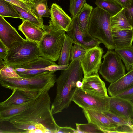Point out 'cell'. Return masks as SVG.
I'll return each mask as SVG.
<instances>
[{"mask_svg":"<svg viewBox=\"0 0 133 133\" xmlns=\"http://www.w3.org/2000/svg\"><path fill=\"white\" fill-rule=\"evenodd\" d=\"M95 3L97 6L113 16L123 8L115 0H96Z\"/></svg>","mask_w":133,"mask_h":133,"instance_id":"cell-25","label":"cell"},{"mask_svg":"<svg viewBox=\"0 0 133 133\" xmlns=\"http://www.w3.org/2000/svg\"><path fill=\"white\" fill-rule=\"evenodd\" d=\"M77 133H105L101 129L91 123L85 124L76 123Z\"/></svg>","mask_w":133,"mask_h":133,"instance_id":"cell-31","label":"cell"},{"mask_svg":"<svg viewBox=\"0 0 133 133\" xmlns=\"http://www.w3.org/2000/svg\"><path fill=\"white\" fill-rule=\"evenodd\" d=\"M81 81L79 80L77 81L76 83V85L77 87L78 88H81L83 85V83Z\"/></svg>","mask_w":133,"mask_h":133,"instance_id":"cell-41","label":"cell"},{"mask_svg":"<svg viewBox=\"0 0 133 133\" xmlns=\"http://www.w3.org/2000/svg\"><path fill=\"white\" fill-rule=\"evenodd\" d=\"M36 99L22 104L0 109V122L8 121L12 117L28 109L34 104Z\"/></svg>","mask_w":133,"mask_h":133,"instance_id":"cell-22","label":"cell"},{"mask_svg":"<svg viewBox=\"0 0 133 133\" xmlns=\"http://www.w3.org/2000/svg\"><path fill=\"white\" fill-rule=\"evenodd\" d=\"M103 112L108 117L111 122L117 127L123 125L132 127L131 122L127 119L118 116L109 111Z\"/></svg>","mask_w":133,"mask_h":133,"instance_id":"cell-32","label":"cell"},{"mask_svg":"<svg viewBox=\"0 0 133 133\" xmlns=\"http://www.w3.org/2000/svg\"><path fill=\"white\" fill-rule=\"evenodd\" d=\"M25 39L4 17L0 16V41L8 50L13 43Z\"/></svg>","mask_w":133,"mask_h":133,"instance_id":"cell-16","label":"cell"},{"mask_svg":"<svg viewBox=\"0 0 133 133\" xmlns=\"http://www.w3.org/2000/svg\"><path fill=\"white\" fill-rule=\"evenodd\" d=\"M124 8L127 19L133 28V0H130Z\"/></svg>","mask_w":133,"mask_h":133,"instance_id":"cell-36","label":"cell"},{"mask_svg":"<svg viewBox=\"0 0 133 133\" xmlns=\"http://www.w3.org/2000/svg\"><path fill=\"white\" fill-rule=\"evenodd\" d=\"M69 65H58L54 62L42 57L22 65L14 66L20 77H28L45 72L66 69Z\"/></svg>","mask_w":133,"mask_h":133,"instance_id":"cell-8","label":"cell"},{"mask_svg":"<svg viewBox=\"0 0 133 133\" xmlns=\"http://www.w3.org/2000/svg\"><path fill=\"white\" fill-rule=\"evenodd\" d=\"M131 102H132V103L133 104V99L132 100V101Z\"/></svg>","mask_w":133,"mask_h":133,"instance_id":"cell-45","label":"cell"},{"mask_svg":"<svg viewBox=\"0 0 133 133\" xmlns=\"http://www.w3.org/2000/svg\"><path fill=\"white\" fill-rule=\"evenodd\" d=\"M83 111L88 123L97 126L105 133L114 132L117 126L111 122L103 112L86 109H83Z\"/></svg>","mask_w":133,"mask_h":133,"instance_id":"cell-15","label":"cell"},{"mask_svg":"<svg viewBox=\"0 0 133 133\" xmlns=\"http://www.w3.org/2000/svg\"><path fill=\"white\" fill-rule=\"evenodd\" d=\"M11 96L0 103V109L22 104L36 99L43 91L15 89Z\"/></svg>","mask_w":133,"mask_h":133,"instance_id":"cell-11","label":"cell"},{"mask_svg":"<svg viewBox=\"0 0 133 133\" xmlns=\"http://www.w3.org/2000/svg\"><path fill=\"white\" fill-rule=\"evenodd\" d=\"M115 0L124 8V7L128 3L130 0Z\"/></svg>","mask_w":133,"mask_h":133,"instance_id":"cell-40","label":"cell"},{"mask_svg":"<svg viewBox=\"0 0 133 133\" xmlns=\"http://www.w3.org/2000/svg\"><path fill=\"white\" fill-rule=\"evenodd\" d=\"M104 52L103 49L99 46H95L87 50L81 60L84 76L98 74Z\"/></svg>","mask_w":133,"mask_h":133,"instance_id":"cell-10","label":"cell"},{"mask_svg":"<svg viewBox=\"0 0 133 133\" xmlns=\"http://www.w3.org/2000/svg\"><path fill=\"white\" fill-rule=\"evenodd\" d=\"M22 20V23L18 27V30L24 34L26 39L38 44L45 33L44 31L28 21Z\"/></svg>","mask_w":133,"mask_h":133,"instance_id":"cell-19","label":"cell"},{"mask_svg":"<svg viewBox=\"0 0 133 133\" xmlns=\"http://www.w3.org/2000/svg\"><path fill=\"white\" fill-rule=\"evenodd\" d=\"M39 57L38 44L26 39L12 44L4 61L8 65L15 66L32 61Z\"/></svg>","mask_w":133,"mask_h":133,"instance_id":"cell-6","label":"cell"},{"mask_svg":"<svg viewBox=\"0 0 133 133\" xmlns=\"http://www.w3.org/2000/svg\"><path fill=\"white\" fill-rule=\"evenodd\" d=\"M0 16L22 19L20 14L12 4L5 0H0Z\"/></svg>","mask_w":133,"mask_h":133,"instance_id":"cell-27","label":"cell"},{"mask_svg":"<svg viewBox=\"0 0 133 133\" xmlns=\"http://www.w3.org/2000/svg\"><path fill=\"white\" fill-rule=\"evenodd\" d=\"M120 56L124 63L127 71L133 69V45L121 49H115V50Z\"/></svg>","mask_w":133,"mask_h":133,"instance_id":"cell-26","label":"cell"},{"mask_svg":"<svg viewBox=\"0 0 133 133\" xmlns=\"http://www.w3.org/2000/svg\"><path fill=\"white\" fill-rule=\"evenodd\" d=\"M49 91H43L31 107L12 117L8 121L14 128L24 133H30L36 129L42 133H56L59 126L56 123L51 112Z\"/></svg>","mask_w":133,"mask_h":133,"instance_id":"cell-1","label":"cell"},{"mask_svg":"<svg viewBox=\"0 0 133 133\" xmlns=\"http://www.w3.org/2000/svg\"><path fill=\"white\" fill-rule=\"evenodd\" d=\"M77 133L76 129H75L70 127L59 126V129L56 133Z\"/></svg>","mask_w":133,"mask_h":133,"instance_id":"cell-38","label":"cell"},{"mask_svg":"<svg viewBox=\"0 0 133 133\" xmlns=\"http://www.w3.org/2000/svg\"><path fill=\"white\" fill-rule=\"evenodd\" d=\"M50 10L51 20L49 22V24L57 29L66 32L72 22V19L56 3L52 4Z\"/></svg>","mask_w":133,"mask_h":133,"instance_id":"cell-17","label":"cell"},{"mask_svg":"<svg viewBox=\"0 0 133 133\" xmlns=\"http://www.w3.org/2000/svg\"><path fill=\"white\" fill-rule=\"evenodd\" d=\"M48 0H43L32 6L31 9L34 14L40 18L43 17H49L50 15L51 10L47 5Z\"/></svg>","mask_w":133,"mask_h":133,"instance_id":"cell-29","label":"cell"},{"mask_svg":"<svg viewBox=\"0 0 133 133\" xmlns=\"http://www.w3.org/2000/svg\"><path fill=\"white\" fill-rule=\"evenodd\" d=\"M111 24L112 30L133 28L127 19L124 8L116 14L111 17Z\"/></svg>","mask_w":133,"mask_h":133,"instance_id":"cell-24","label":"cell"},{"mask_svg":"<svg viewBox=\"0 0 133 133\" xmlns=\"http://www.w3.org/2000/svg\"><path fill=\"white\" fill-rule=\"evenodd\" d=\"M75 43L67 34L65 36L64 41L61 51L58 60V65H69L70 54L72 44Z\"/></svg>","mask_w":133,"mask_h":133,"instance_id":"cell-23","label":"cell"},{"mask_svg":"<svg viewBox=\"0 0 133 133\" xmlns=\"http://www.w3.org/2000/svg\"><path fill=\"white\" fill-rule=\"evenodd\" d=\"M109 111L131 122L133 117V104L131 101L115 96L110 97Z\"/></svg>","mask_w":133,"mask_h":133,"instance_id":"cell-12","label":"cell"},{"mask_svg":"<svg viewBox=\"0 0 133 133\" xmlns=\"http://www.w3.org/2000/svg\"><path fill=\"white\" fill-rule=\"evenodd\" d=\"M12 5L20 14L22 20L25 19L28 21L43 30L45 25L43 24L42 18H38L19 7Z\"/></svg>","mask_w":133,"mask_h":133,"instance_id":"cell-28","label":"cell"},{"mask_svg":"<svg viewBox=\"0 0 133 133\" xmlns=\"http://www.w3.org/2000/svg\"><path fill=\"white\" fill-rule=\"evenodd\" d=\"M86 3V0H70L69 11L72 18L78 15Z\"/></svg>","mask_w":133,"mask_h":133,"instance_id":"cell-33","label":"cell"},{"mask_svg":"<svg viewBox=\"0 0 133 133\" xmlns=\"http://www.w3.org/2000/svg\"><path fill=\"white\" fill-rule=\"evenodd\" d=\"M93 7L85 3L78 15V21L79 28L85 38L91 41L94 39L90 34L89 25L90 18Z\"/></svg>","mask_w":133,"mask_h":133,"instance_id":"cell-20","label":"cell"},{"mask_svg":"<svg viewBox=\"0 0 133 133\" xmlns=\"http://www.w3.org/2000/svg\"><path fill=\"white\" fill-rule=\"evenodd\" d=\"M43 30L45 33L38 44L40 56L56 61L60 57L65 32L50 24L45 25Z\"/></svg>","mask_w":133,"mask_h":133,"instance_id":"cell-5","label":"cell"},{"mask_svg":"<svg viewBox=\"0 0 133 133\" xmlns=\"http://www.w3.org/2000/svg\"><path fill=\"white\" fill-rule=\"evenodd\" d=\"M55 71L45 72L28 77H0V84L5 88L13 90L15 89L43 91H49L56 82Z\"/></svg>","mask_w":133,"mask_h":133,"instance_id":"cell-3","label":"cell"},{"mask_svg":"<svg viewBox=\"0 0 133 133\" xmlns=\"http://www.w3.org/2000/svg\"><path fill=\"white\" fill-rule=\"evenodd\" d=\"M103 58V61L99 72L106 81L110 83H113L126 74L125 67L120 56L115 50L108 49Z\"/></svg>","mask_w":133,"mask_h":133,"instance_id":"cell-7","label":"cell"},{"mask_svg":"<svg viewBox=\"0 0 133 133\" xmlns=\"http://www.w3.org/2000/svg\"><path fill=\"white\" fill-rule=\"evenodd\" d=\"M131 123H132V128H133V118H132V120Z\"/></svg>","mask_w":133,"mask_h":133,"instance_id":"cell-44","label":"cell"},{"mask_svg":"<svg viewBox=\"0 0 133 133\" xmlns=\"http://www.w3.org/2000/svg\"><path fill=\"white\" fill-rule=\"evenodd\" d=\"M43 0H30L31 2L33 4H35Z\"/></svg>","mask_w":133,"mask_h":133,"instance_id":"cell-42","label":"cell"},{"mask_svg":"<svg viewBox=\"0 0 133 133\" xmlns=\"http://www.w3.org/2000/svg\"><path fill=\"white\" fill-rule=\"evenodd\" d=\"M133 86V69L116 82L110 83L107 91L111 97H114Z\"/></svg>","mask_w":133,"mask_h":133,"instance_id":"cell-18","label":"cell"},{"mask_svg":"<svg viewBox=\"0 0 133 133\" xmlns=\"http://www.w3.org/2000/svg\"><path fill=\"white\" fill-rule=\"evenodd\" d=\"M110 97H102L86 92L77 87L72 98L74 102L83 109L104 112L109 110Z\"/></svg>","mask_w":133,"mask_h":133,"instance_id":"cell-9","label":"cell"},{"mask_svg":"<svg viewBox=\"0 0 133 133\" xmlns=\"http://www.w3.org/2000/svg\"><path fill=\"white\" fill-rule=\"evenodd\" d=\"M5 0L8 1L12 4L19 7L35 15L31 9V6L33 4L32 3L23 0Z\"/></svg>","mask_w":133,"mask_h":133,"instance_id":"cell-35","label":"cell"},{"mask_svg":"<svg viewBox=\"0 0 133 133\" xmlns=\"http://www.w3.org/2000/svg\"><path fill=\"white\" fill-rule=\"evenodd\" d=\"M8 50L0 41V59L4 60L8 54Z\"/></svg>","mask_w":133,"mask_h":133,"instance_id":"cell-39","label":"cell"},{"mask_svg":"<svg viewBox=\"0 0 133 133\" xmlns=\"http://www.w3.org/2000/svg\"><path fill=\"white\" fill-rule=\"evenodd\" d=\"M81 89L90 94L102 97H108L105 83L98 74L84 76Z\"/></svg>","mask_w":133,"mask_h":133,"instance_id":"cell-13","label":"cell"},{"mask_svg":"<svg viewBox=\"0 0 133 133\" xmlns=\"http://www.w3.org/2000/svg\"><path fill=\"white\" fill-rule=\"evenodd\" d=\"M82 57L71 61L68 67L63 70L56 79V93L51 107L54 115L61 112L67 108L77 88L76 82L83 79V72L81 64Z\"/></svg>","mask_w":133,"mask_h":133,"instance_id":"cell-2","label":"cell"},{"mask_svg":"<svg viewBox=\"0 0 133 133\" xmlns=\"http://www.w3.org/2000/svg\"><path fill=\"white\" fill-rule=\"evenodd\" d=\"M20 77L14 66L8 65L5 62L0 65V77L17 78Z\"/></svg>","mask_w":133,"mask_h":133,"instance_id":"cell-30","label":"cell"},{"mask_svg":"<svg viewBox=\"0 0 133 133\" xmlns=\"http://www.w3.org/2000/svg\"><path fill=\"white\" fill-rule=\"evenodd\" d=\"M115 49L128 48L133 42V28L112 30Z\"/></svg>","mask_w":133,"mask_h":133,"instance_id":"cell-21","label":"cell"},{"mask_svg":"<svg viewBox=\"0 0 133 133\" xmlns=\"http://www.w3.org/2000/svg\"><path fill=\"white\" fill-rule=\"evenodd\" d=\"M78 15L75 18H72V22L66 32V34L74 42L75 44L79 45L87 49L95 46H99L101 42L97 39L95 38L89 41L84 37L79 27Z\"/></svg>","mask_w":133,"mask_h":133,"instance_id":"cell-14","label":"cell"},{"mask_svg":"<svg viewBox=\"0 0 133 133\" xmlns=\"http://www.w3.org/2000/svg\"><path fill=\"white\" fill-rule=\"evenodd\" d=\"M23 0L25 1H26L27 2H29L31 3V2L30 0Z\"/></svg>","mask_w":133,"mask_h":133,"instance_id":"cell-43","label":"cell"},{"mask_svg":"<svg viewBox=\"0 0 133 133\" xmlns=\"http://www.w3.org/2000/svg\"><path fill=\"white\" fill-rule=\"evenodd\" d=\"M115 96L131 101L133 99V86Z\"/></svg>","mask_w":133,"mask_h":133,"instance_id":"cell-37","label":"cell"},{"mask_svg":"<svg viewBox=\"0 0 133 133\" xmlns=\"http://www.w3.org/2000/svg\"><path fill=\"white\" fill-rule=\"evenodd\" d=\"M74 44L71 50L70 58V61H71L78 58L83 57L87 50L79 45Z\"/></svg>","mask_w":133,"mask_h":133,"instance_id":"cell-34","label":"cell"},{"mask_svg":"<svg viewBox=\"0 0 133 133\" xmlns=\"http://www.w3.org/2000/svg\"><path fill=\"white\" fill-rule=\"evenodd\" d=\"M111 16L106 11L96 7L91 12L89 25L90 35L109 50L115 49L111 24Z\"/></svg>","mask_w":133,"mask_h":133,"instance_id":"cell-4","label":"cell"}]
</instances>
